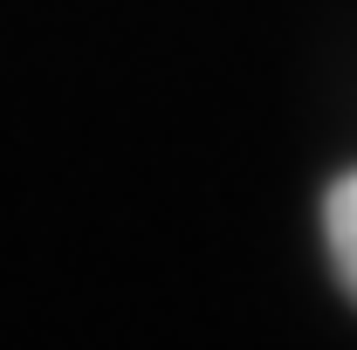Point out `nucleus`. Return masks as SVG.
I'll list each match as a JSON object with an SVG mask.
<instances>
[{"instance_id": "f257e3e1", "label": "nucleus", "mask_w": 357, "mask_h": 350, "mask_svg": "<svg viewBox=\"0 0 357 350\" xmlns=\"http://www.w3.org/2000/svg\"><path fill=\"white\" fill-rule=\"evenodd\" d=\"M323 241H330V261L344 275V289L357 296V172H344L323 199Z\"/></svg>"}]
</instances>
